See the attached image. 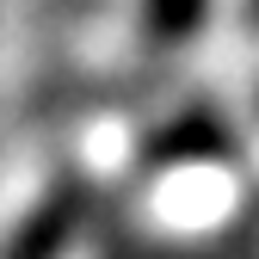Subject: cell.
<instances>
[{"mask_svg": "<svg viewBox=\"0 0 259 259\" xmlns=\"http://www.w3.org/2000/svg\"><path fill=\"white\" fill-rule=\"evenodd\" d=\"M204 13H210V0H148V25H154V37H167V44L191 37V31L204 25Z\"/></svg>", "mask_w": 259, "mask_h": 259, "instance_id": "6da1fadb", "label": "cell"}]
</instances>
